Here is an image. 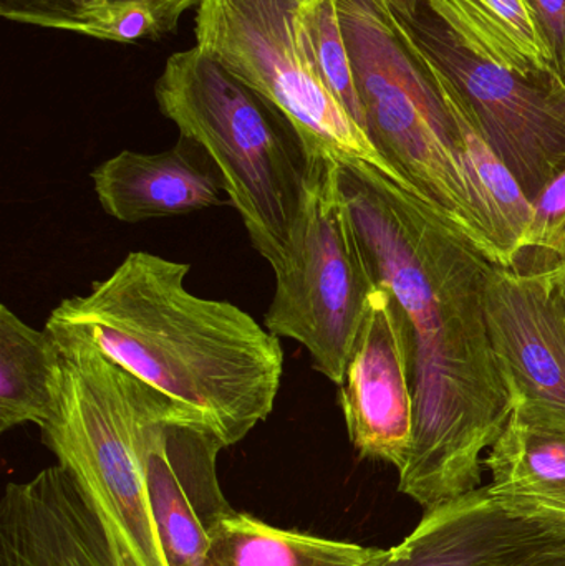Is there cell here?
Instances as JSON below:
<instances>
[{
    "label": "cell",
    "mask_w": 565,
    "mask_h": 566,
    "mask_svg": "<svg viewBox=\"0 0 565 566\" xmlns=\"http://www.w3.org/2000/svg\"><path fill=\"white\" fill-rule=\"evenodd\" d=\"M341 166L375 281L410 333L415 432L398 491L435 511L480 488L483 454L514 411L484 305L496 262L404 176Z\"/></svg>",
    "instance_id": "6da1fadb"
},
{
    "label": "cell",
    "mask_w": 565,
    "mask_h": 566,
    "mask_svg": "<svg viewBox=\"0 0 565 566\" xmlns=\"http://www.w3.org/2000/svg\"><path fill=\"white\" fill-rule=\"evenodd\" d=\"M189 271L182 262L129 252L88 292L62 300L45 328L92 346L195 412L231 448L274 411L284 352L244 310L189 292Z\"/></svg>",
    "instance_id": "7a4b0ae2"
},
{
    "label": "cell",
    "mask_w": 565,
    "mask_h": 566,
    "mask_svg": "<svg viewBox=\"0 0 565 566\" xmlns=\"http://www.w3.org/2000/svg\"><path fill=\"white\" fill-rule=\"evenodd\" d=\"M56 342L62 376L43 444L95 511L115 566H169L149 505L146 448L153 426L195 412L92 346Z\"/></svg>",
    "instance_id": "3957f363"
},
{
    "label": "cell",
    "mask_w": 565,
    "mask_h": 566,
    "mask_svg": "<svg viewBox=\"0 0 565 566\" xmlns=\"http://www.w3.org/2000/svg\"><path fill=\"white\" fill-rule=\"evenodd\" d=\"M159 112L205 149L252 248L284 271L301 211L307 156L261 95L198 46L166 60L156 80Z\"/></svg>",
    "instance_id": "277c9868"
},
{
    "label": "cell",
    "mask_w": 565,
    "mask_h": 566,
    "mask_svg": "<svg viewBox=\"0 0 565 566\" xmlns=\"http://www.w3.org/2000/svg\"><path fill=\"white\" fill-rule=\"evenodd\" d=\"M337 7L372 142L500 265L457 128L430 75L375 0H337Z\"/></svg>",
    "instance_id": "5b68a950"
},
{
    "label": "cell",
    "mask_w": 565,
    "mask_h": 566,
    "mask_svg": "<svg viewBox=\"0 0 565 566\" xmlns=\"http://www.w3.org/2000/svg\"><path fill=\"white\" fill-rule=\"evenodd\" d=\"M307 156L301 211L264 326L301 343L312 368L341 386L352 346L377 290L342 188V166Z\"/></svg>",
    "instance_id": "8992f818"
},
{
    "label": "cell",
    "mask_w": 565,
    "mask_h": 566,
    "mask_svg": "<svg viewBox=\"0 0 565 566\" xmlns=\"http://www.w3.org/2000/svg\"><path fill=\"white\" fill-rule=\"evenodd\" d=\"M297 0H201L196 46L261 95L294 129L305 155L365 163L401 176L335 98L315 69Z\"/></svg>",
    "instance_id": "52a82bcc"
},
{
    "label": "cell",
    "mask_w": 565,
    "mask_h": 566,
    "mask_svg": "<svg viewBox=\"0 0 565 566\" xmlns=\"http://www.w3.org/2000/svg\"><path fill=\"white\" fill-rule=\"evenodd\" d=\"M388 15L405 39L443 70L481 135L534 202L565 169V99L547 83L521 78L461 49L421 3L411 15Z\"/></svg>",
    "instance_id": "ba28073f"
},
{
    "label": "cell",
    "mask_w": 565,
    "mask_h": 566,
    "mask_svg": "<svg viewBox=\"0 0 565 566\" xmlns=\"http://www.w3.org/2000/svg\"><path fill=\"white\" fill-rule=\"evenodd\" d=\"M484 305L494 356L513 398L511 416L565 436V305L553 271L494 264Z\"/></svg>",
    "instance_id": "9c48e42d"
},
{
    "label": "cell",
    "mask_w": 565,
    "mask_h": 566,
    "mask_svg": "<svg viewBox=\"0 0 565 566\" xmlns=\"http://www.w3.org/2000/svg\"><path fill=\"white\" fill-rule=\"evenodd\" d=\"M338 402L360 458L400 472L414 446V356L404 313L381 285L352 346Z\"/></svg>",
    "instance_id": "30bf717a"
},
{
    "label": "cell",
    "mask_w": 565,
    "mask_h": 566,
    "mask_svg": "<svg viewBox=\"0 0 565 566\" xmlns=\"http://www.w3.org/2000/svg\"><path fill=\"white\" fill-rule=\"evenodd\" d=\"M224 442L196 416L153 426L146 448L149 505L169 566H205L212 527L234 509L218 478Z\"/></svg>",
    "instance_id": "8fae6325"
},
{
    "label": "cell",
    "mask_w": 565,
    "mask_h": 566,
    "mask_svg": "<svg viewBox=\"0 0 565 566\" xmlns=\"http://www.w3.org/2000/svg\"><path fill=\"white\" fill-rule=\"evenodd\" d=\"M565 545L564 528L514 517L490 489L425 512L418 527L372 566H527Z\"/></svg>",
    "instance_id": "7c38bea8"
},
{
    "label": "cell",
    "mask_w": 565,
    "mask_h": 566,
    "mask_svg": "<svg viewBox=\"0 0 565 566\" xmlns=\"http://www.w3.org/2000/svg\"><path fill=\"white\" fill-rule=\"evenodd\" d=\"M0 566H115L95 511L62 465L7 484Z\"/></svg>",
    "instance_id": "4fadbf2b"
},
{
    "label": "cell",
    "mask_w": 565,
    "mask_h": 566,
    "mask_svg": "<svg viewBox=\"0 0 565 566\" xmlns=\"http://www.w3.org/2000/svg\"><path fill=\"white\" fill-rule=\"evenodd\" d=\"M106 214L126 224L221 206V178L201 146L179 136L166 151H119L92 172Z\"/></svg>",
    "instance_id": "5bb4252c"
},
{
    "label": "cell",
    "mask_w": 565,
    "mask_h": 566,
    "mask_svg": "<svg viewBox=\"0 0 565 566\" xmlns=\"http://www.w3.org/2000/svg\"><path fill=\"white\" fill-rule=\"evenodd\" d=\"M483 464L488 489L504 511L565 531V436L511 416Z\"/></svg>",
    "instance_id": "9a60e30c"
},
{
    "label": "cell",
    "mask_w": 565,
    "mask_h": 566,
    "mask_svg": "<svg viewBox=\"0 0 565 566\" xmlns=\"http://www.w3.org/2000/svg\"><path fill=\"white\" fill-rule=\"evenodd\" d=\"M397 29V27H395ZM398 32V30H397ZM400 33V32H398ZM411 55L418 60L425 72L430 75L431 82L437 86L444 106L450 112L454 128L460 138L461 153L467 163L468 175L477 189L481 208L490 221L493 231L494 248L501 268H513L517 254L523 249L527 232L534 219V206L523 188H521L513 172L510 171L503 159L496 155L490 143L481 135L477 123L471 118L463 98L454 88L451 80L444 75L443 70L431 62L423 52L417 49L410 40L401 35Z\"/></svg>",
    "instance_id": "2e32d148"
},
{
    "label": "cell",
    "mask_w": 565,
    "mask_h": 566,
    "mask_svg": "<svg viewBox=\"0 0 565 566\" xmlns=\"http://www.w3.org/2000/svg\"><path fill=\"white\" fill-rule=\"evenodd\" d=\"M461 49L530 82L553 78V62L524 0H421Z\"/></svg>",
    "instance_id": "e0dca14e"
},
{
    "label": "cell",
    "mask_w": 565,
    "mask_h": 566,
    "mask_svg": "<svg viewBox=\"0 0 565 566\" xmlns=\"http://www.w3.org/2000/svg\"><path fill=\"white\" fill-rule=\"evenodd\" d=\"M381 554L380 548L274 527L231 511L209 534L205 566H372Z\"/></svg>",
    "instance_id": "ac0fdd59"
},
{
    "label": "cell",
    "mask_w": 565,
    "mask_h": 566,
    "mask_svg": "<svg viewBox=\"0 0 565 566\" xmlns=\"http://www.w3.org/2000/svg\"><path fill=\"white\" fill-rule=\"evenodd\" d=\"M62 349L49 329H35L0 306V432L43 428L56 405Z\"/></svg>",
    "instance_id": "d6986e66"
},
{
    "label": "cell",
    "mask_w": 565,
    "mask_h": 566,
    "mask_svg": "<svg viewBox=\"0 0 565 566\" xmlns=\"http://www.w3.org/2000/svg\"><path fill=\"white\" fill-rule=\"evenodd\" d=\"M10 22L80 33L106 42L159 39L148 0H0Z\"/></svg>",
    "instance_id": "ffe728a7"
},
{
    "label": "cell",
    "mask_w": 565,
    "mask_h": 566,
    "mask_svg": "<svg viewBox=\"0 0 565 566\" xmlns=\"http://www.w3.org/2000/svg\"><path fill=\"white\" fill-rule=\"evenodd\" d=\"M302 32L318 75L352 118L367 133V118L355 83L337 0H312L299 9ZM368 135V133H367Z\"/></svg>",
    "instance_id": "44dd1931"
},
{
    "label": "cell",
    "mask_w": 565,
    "mask_h": 566,
    "mask_svg": "<svg viewBox=\"0 0 565 566\" xmlns=\"http://www.w3.org/2000/svg\"><path fill=\"white\" fill-rule=\"evenodd\" d=\"M553 62V78L565 75V0H524Z\"/></svg>",
    "instance_id": "7402d4cb"
},
{
    "label": "cell",
    "mask_w": 565,
    "mask_h": 566,
    "mask_svg": "<svg viewBox=\"0 0 565 566\" xmlns=\"http://www.w3.org/2000/svg\"><path fill=\"white\" fill-rule=\"evenodd\" d=\"M153 15L158 22L159 36L178 30L179 20L192 7H198L201 0H148Z\"/></svg>",
    "instance_id": "603a6c76"
},
{
    "label": "cell",
    "mask_w": 565,
    "mask_h": 566,
    "mask_svg": "<svg viewBox=\"0 0 565 566\" xmlns=\"http://www.w3.org/2000/svg\"><path fill=\"white\" fill-rule=\"evenodd\" d=\"M381 9L387 10L391 15L407 17L417 12L421 0H375Z\"/></svg>",
    "instance_id": "cb8c5ba5"
},
{
    "label": "cell",
    "mask_w": 565,
    "mask_h": 566,
    "mask_svg": "<svg viewBox=\"0 0 565 566\" xmlns=\"http://www.w3.org/2000/svg\"><path fill=\"white\" fill-rule=\"evenodd\" d=\"M527 566H565V545L556 548V551L550 552L544 557L537 558L536 562Z\"/></svg>",
    "instance_id": "d4e9b609"
},
{
    "label": "cell",
    "mask_w": 565,
    "mask_h": 566,
    "mask_svg": "<svg viewBox=\"0 0 565 566\" xmlns=\"http://www.w3.org/2000/svg\"><path fill=\"white\" fill-rule=\"evenodd\" d=\"M554 277H556L557 286H559L561 296H563L565 305V265L554 269Z\"/></svg>",
    "instance_id": "484cf974"
},
{
    "label": "cell",
    "mask_w": 565,
    "mask_h": 566,
    "mask_svg": "<svg viewBox=\"0 0 565 566\" xmlns=\"http://www.w3.org/2000/svg\"><path fill=\"white\" fill-rule=\"evenodd\" d=\"M547 85H550V88L553 90L557 96H561V98L565 99V75L559 80H550Z\"/></svg>",
    "instance_id": "4316f807"
},
{
    "label": "cell",
    "mask_w": 565,
    "mask_h": 566,
    "mask_svg": "<svg viewBox=\"0 0 565 566\" xmlns=\"http://www.w3.org/2000/svg\"><path fill=\"white\" fill-rule=\"evenodd\" d=\"M301 6H307L308 2H312V0H297Z\"/></svg>",
    "instance_id": "83f0119b"
}]
</instances>
